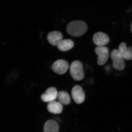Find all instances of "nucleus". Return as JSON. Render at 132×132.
I'll use <instances>...</instances> for the list:
<instances>
[{
    "mask_svg": "<svg viewBox=\"0 0 132 132\" xmlns=\"http://www.w3.org/2000/svg\"><path fill=\"white\" fill-rule=\"evenodd\" d=\"M63 36L61 33L57 31L50 32L48 34L47 39L48 42L53 46H57L62 40Z\"/></svg>",
    "mask_w": 132,
    "mask_h": 132,
    "instance_id": "9d476101",
    "label": "nucleus"
},
{
    "mask_svg": "<svg viewBox=\"0 0 132 132\" xmlns=\"http://www.w3.org/2000/svg\"><path fill=\"white\" fill-rule=\"evenodd\" d=\"M47 108L50 112L54 114H58L61 113L63 109V106L60 102L53 101L48 103Z\"/></svg>",
    "mask_w": 132,
    "mask_h": 132,
    "instance_id": "9b49d317",
    "label": "nucleus"
},
{
    "mask_svg": "<svg viewBox=\"0 0 132 132\" xmlns=\"http://www.w3.org/2000/svg\"><path fill=\"white\" fill-rule=\"evenodd\" d=\"M87 25L81 21H74L68 24L67 30L70 35L75 37H79L83 35L87 31Z\"/></svg>",
    "mask_w": 132,
    "mask_h": 132,
    "instance_id": "f257e3e1",
    "label": "nucleus"
},
{
    "mask_svg": "<svg viewBox=\"0 0 132 132\" xmlns=\"http://www.w3.org/2000/svg\"><path fill=\"white\" fill-rule=\"evenodd\" d=\"M111 56L113 61V67L114 68L120 71L123 70L125 68L124 59L118 50H113L111 52Z\"/></svg>",
    "mask_w": 132,
    "mask_h": 132,
    "instance_id": "7ed1b4c3",
    "label": "nucleus"
},
{
    "mask_svg": "<svg viewBox=\"0 0 132 132\" xmlns=\"http://www.w3.org/2000/svg\"><path fill=\"white\" fill-rule=\"evenodd\" d=\"M118 51L123 59L127 60H132V47H127L125 42L121 43L119 46Z\"/></svg>",
    "mask_w": 132,
    "mask_h": 132,
    "instance_id": "1a4fd4ad",
    "label": "nucleus"
},
{
    "mask_svg": "<svg viewBox=\"0 0 132 132\" xmlns=\"http://www.w3.org/2000/svg\"><path fill=\"white\" fill-rule=\"evenodd\" d=\"M95 51L98 56V65H103L106 62L109 56L108 48L105 46H97L95 48Z\"/></svg>",
    "mask_w": 132,
    "mask_h": 132,
    "instance_id": "20e7f679",
    "label": "nucleus"
},
{
    "mask_svg": "<svg viewBox=\"0 0 132 132\" xmlns=\"http://www.w3.org/2000/svg\"><path fill=\"white\" fill-rule=\"evenodd\" d=\"M70 72L75 80L80 81L84 78L83 66L80 61H75L72 62L70 66Z\"/></svg>",
    "mask_w": 132,
    "mask_h": 132,
    "instance_id": "f03ea898",
    "label": "nucleus"
},
{
    "mask_svg": "<svg viewBox=\"0 0 132 132\" xmlns=\"http://www.w3.org/2000/svg\"><path fill=\"white\" fill-rule=\"evenodd\" d=\"M57 98L60 103L64 105H68L71 102L69 95L65 91H61L58 92Z\"/></svg>",
    "mask_w": 132,
    "mask_h": 132,
    "instance_id": "4468645a",
    "label": "nucleus"
},
{
    "mask_svg": "<svg viewBox=\"0 0 132 132\" xmlns=\"http://www.w3.org/2000/svg\"><path fill=\"white\" fill-rule=\"evenodd\" d=\"M57 92L54 87L48 88L41 96L42 100L45 102H50L54 101L57 98Z\"/></svg>",
    "mask_w": 132,
    "mask_h": 132,
    "instance_id": "6e6552de",
    "label": "nucleus"
},
{
    "mask_svg": "<svg viewBox=\"0 0 132 132\" xmlns=\"http://www.w3.org/2000/svg\"><path fill=\"white\" fill-rule=\"evenodd\" d=\"M93 41L97 46H104L108 44L109 38L106 34L102 32H98L94 35Z\"/></svg>",
    "mask_w": 132,
    "mask_h": 132,
    "instance_id": "0eeeda50",
    "label": "nucleus"
},
{
    "mask_svg": "<svg viewBox=\"0 0 132 132\" xmlns=\"http://www.w3.org/2000/svg\"><path fill=\"white\" fill-rule=\"evenodd\" d=\"M59 130L58 123L54 120L47 121L44 126V132H58Z\"/></svg>",
    "mask_w": 132,
    "mask_h": 132,
    "instance_id": "ddd939ff",
    "label": "nucleus"
},
{
    "mask_svg": "<svg viewBox=\"0 0 132 132\" xmlns=\"http://www.w3.org/2000/svg\"><path fill=\"white\" fill-rule=\"evenodd\" d=\"M72 95L75 102L77 104H81L85 99V92L82 87L79 85H76L73 88Z\"/></svg>",
    "mask_w": 132,
    "mask_h": 132,
    "instance_id": "423d86ee",
    "label": "nucleus"
},
{
    "mask_svg": "<svg viewBox=\"0 0 132 132\" xmlns=\"http://www.w3.org/2000/svg\"><path fill=\"white\" fill-rule=\"evenodd\" d=\"M69 68L67 62L63 60H59L55 62L52 66V68L55 72L58 74L62 75L67 72Z\"/></svg>",
    "mask_w": 132,
    "mask_h": 132,
    "instance_id": "39448f33",
    "label": "nucleus"
},
{
    "mask_svg": "<svg viewBox=\"0 0 132 132\" xmlns=\"http://www.w3.org/2000/svg\"><path fill=\"white\" fill-rule=\"evenodd\" d=\"M73 42L71 39L62 40L57 45L58 49L60 51L65 52L73 47Z\"/></svg>",
    "mask_w": 132,
    "mask_h": 132,
    "instance_id": "f8f14e48",
    "label": "nucleus"
},
{
    "mask_svg": "<svg viewBox=\"0 0 132 132\" xmlns=\"http://www.w3.org/2000/svg\"><path fill=\"white\" fill-rule=\"evenodd\" d=\"M131 31L132 32V22L131 23Z\"/></svg>",
    "mask_w": 132,
    "mask_h": 132,
    "instance_id": "2eb2a0df",
    "label": "nucleus"
}]
</instances>
